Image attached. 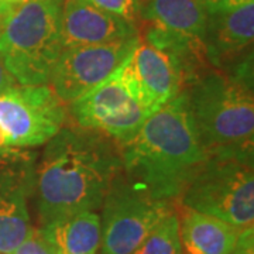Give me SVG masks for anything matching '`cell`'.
Instances as JSON below:
<instances>
[{"instance_id": "52a82bcc", "label": "cell", "mask_w": 254, "mask_h": 254, "mask_svg": "<svg viewBox=\"0 0 254 254\" xmlns=\"http://www.w3.org/2000/svg\"><path fill=\"white\" fill-rule=\"evenodd\" d=\"M50 85L14 83L0 95V130L9 148L44 145L68 120V110Z\"/></svg>"}, {"instance_id": "ffe728a7", "label": "cell", "mask_w": 254, "mask_h": 254, "mask_svg": "<svg viewBox=\"0 0 254 254\" xmlns=\"http://www.w3.org/2000/svg\"><path fill=\"white\" fill-rule=\"evenodd\" d=\"M208 14L225 11V10L236 9L239 6H243L247 3H252L254 0H198Z\"/></svg>"}, {"instance_id": "e0dca14e", "label": "cell", "mask_w": 254, "mask_h": 254, "mask_svg": "<svg viewBox=\"0 0 254 254\" xmlns=\"http://www.w3.org/2000/svg\"><path fill=\"white\" fill-rule=\"evenodd\" d=\"M131 254H184L180 236V216L175 209L167 213Z\"/></svg>"}, {"instance_id": "d6986e66", "label": "cell", "mask_w": 254, "mask_h": 254, "mask_svg": "<svg viewBox=\"0 0 254 254\" xmlns=\"http://www.w3.org/2000/svg\"><path fill=\"white\" fill-rule=\"evenodd\" d=\"M10 254H57L51 245L40 233L38 229H33L30 236Z\"/></svg>"}, {"instance_id": "ba28073f", "label": "cell", "mask_w": 254, "mask_h": 254, "mask_svg": "<svg viewBox=\"0 0 254 254\" xmlns=\"http://www.w3.org/2000/svg\"><path fill=\"white\" fill-rule=\"evenodd\" d=\"M68 115L72 123L99 131L120 147L137 136L150 116L127 88L120 68L96 88L71 102Z\"/></svg>"}, {"instance_id": "8992f818", "label": "cell", "mask_w": 254, "mask_h": 254, "mask_svg": "<svg viewBox=\"0 0 254 254\" xmlns=\"http://www.w3.org/2000/svg\"><path fill=\"white\" fill-rule=\"evenodd\" d=\"M100 208L103 254H131L148 232L174 210V202L157 198L122 165Z\"/></svg>"}, {"instance_id": "5b68a950", "label": "cell", "mask_w": 254, "mask_h": 254, "mask_svg": "<svg viewBox=\"0 0 254 254\" xmlns=\"http://www.w3.org/2000/svg\"><path fill=\"white\" fill-rule=\"evenodd\" d=\"M178 202L182 208L215 216L237 229L253 227V150L208 154Z\"/></svg>"}, {"instance_id": "3957f363", "label": "cell", "mask_w": 254, "mask_h": 254, "mask_svg": "<svg viewBox=\"0 0 254 254\" xmlns=\"http://www.w3.org/2000/svg\"><path fill=\"white\" fill-rule=\"evenodd\" d=\"M184 91L208 154L253 150V53L227 69H205Z\"/></svg>"}, {"instance_id": "44dd1931", "label": "cell", "mask_w": 254, "mask_h": 254, "mask_svg": "<svg viewBox=\"0 0 254 254\" xmlns=\"http://www.w3.org/2000/svg\"><path fill=\"white\" fill-rule=\"evenodd\" d=\"M253 243V227H247L240 232L236 249L232 254H254Z\"/></svg>"}, {"instance_id": "ac0fdd59", "label": "cell", "mask_w": 254, "mask_h": 254, "mask_svg": "<svg viewBox=\"0 0 254 254\" xmlns=\"http://www.w3.org/2000/svg\"><path fill=\"white\" fill-rule=\"evenodd\" d=\"M83 1L138 26V17L143 7L141 0H83Z\"/></svg>"}, {"instance_id": "4fadbf2b", "label": "cell", "mask_w": 254, "mask_h": 254, "mask_svg": "<svg viewBox=\"0 0 254 254\" xmlns=\"http://www.w3.org/2000/svg\"><path fill=\"white\" fill-rule=\"evenodd\" d=\"M254 38V1L208 14L205 50L210 66L227 69L252 48Z\"/></svg>"}, {"instance_id": "5bb4252c", "label": "cell", "mask_w": 254, "mask_h": 254, "mask_svg": "<svg viewBox=\"0 0 254 254\" xmlns=\"http://www.w3.org/2000/svg\"><path fill=\"white\" fill-rule=\"evenodd\" d=\"M138 34V26L83 0H65L63 9V47L108 44Z\"/></svg>"}, {"instance_id": "2e32d148", "label": "cell", "mask_w": 254, "mask_h": 254, "mask_svg": "<svg viewBox=\"0 0 254 254\" xmlns=\"http://www.w3.org/2000/svg\"><path fill=\"white\" fill-rule=\"evenodd\" d=\"M57 254H96L102 242L100 216L86 210L38 227Z\"/></svg>"}, {"instance_id": "8fae6325", "label": "cell", "mask_w": 254, "mask_h": 254, "mask_svg": "<svg viewBox=\"0 0 254 254\" xmlns=\"http://www.w3.org/2000/svg\"><path fill=\"white\" fill-rule=\"evenodd\" d=\"M120 71L127 88L148 115L175 99L188 85L187 71L180 58L140 37Z\"/></svg>"}, {"instance_id": "7a4b0ae2", "label": "cell", "mask_w": 254, "mask_h": 254, "mask_svg": "<svg viewBox=\"0 0 254 254\" xmlns=\"http://www.w3.org/2000/svg\"><path fill=\"white\" fill-rule=\"evenodd\" d=\"M206 157L185 91L150 115L137 136L122 147L123 170L170 202L180 200Z\"/></svg>"}, {"instance_id": "277c9868", "label": "cell", "mask_w": 254, "mask_h": 254, "mask_svg": "<svg viewBox=\"0 0 254 254\" xmlns=\"http://www.w3.org/2000/svg\"><path fill=\"white\" fill-rule=\"evenodd\" d=\"M65 0H26L0 30V60L17 85H48L63 51Z\"/></svg>"}, {"instance_id": "7c38bea8", "label": "cell", "mask_w": 254, "mask_h": 254, "mask_svg": "<svg viewBox=\"0 0 254 254\" xmlns=\"http://www.w3.org/2000/svg\"><path fill=\"white\" fill-rule=\"evenodd\" d=\"M138 37L170 50L203 48L208 13L198 0H148L143 4Z\"/></svg>"}, {"instance_id": "7402d4cb", "label": "cell", "mask_w": 254, "mask_h": 254, "mask_svg": "<svg viewBox=\"0 0 254 254\" xmlns=\"http://www.w3.org/2000/svg\"><path fill=\"white\" fill-rule=\"evenodd\" d=\"M24 1L26 0H0V30L11 16V13Z\"/></svg>"}, {"instance_id": "9a60e30c", "label": "cell", "mask_w": 254, "mask_h": 254, "mask_svg": "<svg viewBox=\"0 0 254 254\" xmlns=\"http://www.w3.org/2000/svg\"><path fill=\"white\" fill-rule=\"evenodd\" d=\"M242 230L215 216L184 208L180 219L182 253L232 254Z\"/></svg>"}, {"instance_id": "603a6c76", "label": "cell", "mask_w": 254, "mask_h": 254, "mask_svg": "<svg viewBox=\"0 0 254 254\" xmlns=\"http://www.w3.org/2000/svg\"><path fill=\"white\" fill-rule=\"evenodd\" d=\"M14 83H16L14 79H13L11 75L7 72V69L4 68V65H3L1 60H0V95L6 91V89H9L10 86H13Z\"/></svg>"}, {"instance_id": "30bf717a", "label": "cell", "mask_w": 254, "mask_h": 254, "mask_svg": "<svg viewBox=\"0 0 254 254\" xmlns=\"http://www.w3.org/2000/svg\"><path fill=\"white\" fill-rule=\"evenodd\" d=\"M38 153L33 148L0 150V254L14 252L33 232V198Z\"/></svg>"}, {"instance_id": "6da1fadb", "label": "cell", "mask_w": 254, "mask_h": 254, "mask_svg": "<svg viewBox=\"0 0 254 254\" xmlns=\"http://www.w3.org/2000/svg\"><path fill=\"white\" fill-rule=\"evenodd\" d=\"M122 165V147L115 140L66 120L37 158L33 198L40 227L98 210Z\"/></svg>"}, {"instance_id": "9c48e42d", "label": "cell", "mask_w": 254, "mask_h": 254, "mask_svg": "<svg viewBox=\"0 0 254 254\" xmlns=\"http://www.w3.org/2000/svg\"><path fill=\"white\" fill-rule=\"evenodd\" d=\"M137 43L138 34L108 44L65 47L48 85L64 105H69L116 72L133 54Z\"/></svg>"}]
</instances>
